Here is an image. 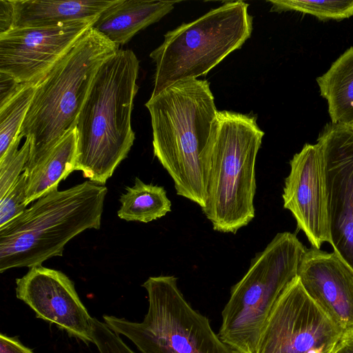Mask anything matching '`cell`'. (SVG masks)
<instances>
[{"label": "cell", "instance_id": "11", "mask_svg": "<svg viewBox=\"0 0 353 353\" xmlns=\"http://www.w3.org/2000/svg\"><path fill=\"white\" fill-rule=\"evenodd\" d=\"M317 143L325 168L331 245L353 270V130L330 123Z\"/></svg>", "mask_w": 353, "mask_h": 353}, {"label": "cell", "instance_id": "8", "mask_svg": "<svg viewBox=\"0 0 353 353\" xmlns=\"http://www.w3.org/2000/svg\"><path fill=\"white\" fill-rule=\"evenodd\" d=\"M148 310L141 323L103 315L114 333L128 338L142 353H233L209 319L192 308L174 276L149 277L142 285Z\"/></svg>", "mask_w": 353, "mask_h": 353}, {"label": "cell", "instance_id": "23", "mask_svg": "<svg viewBox=\"0 0 353 353\" xmlns=\"http://www.w3.org/2000/svg\"><path fill=\"white\" fill-rule=\"evenodd\" d=\"M27 174L23 172L0 199V227L19 216L26 209Z\"/></svg>", "mask_w": 353, "mask_h": 353}, {"label": "cell", "instance_id": "24", "mask_svg": "<svg viewBox=\"0 0 353 353\" xmlns=\"http://www.w3.org/2000/svg\"><path fill=\"white\" fill-rule=\"evenodd\" d=\"M91 337L99 353H134L104 323L95 318L92 321Z\"/></svg>", "mask_w": 353, "mask_h": 353}, {"label": "cell", "instance_id": "3", "mask_svg": "<svg viewBox=\"0 0 353 353\" xmlns=\"http://www.w3.org/2000/svg\"><path fill=\"white\" fill-rule=\"evenodd\" d=\"M119 50L90 27L37 84L20 131L30 141L27 175L75 128L98 70Z\"/></svg>", "mask_w": 353, "mask_h": 353}, {"label": "cell", "instance_id": "5", "mask_svg": "<svg viewBox=\"0 0 353 353\" xmlns=\"http://www.w3.org/2000/svg\"><path fill=\"white\" fill-rule=\"evenodd\" d=\"M264 132L254 116L218 111L208 140V199L201 209L215 231L235 234L255 216V165Z\"/></svg>", "mask_w": 353, "mask_h": 353}, {"label": "cell", "instance_id": "27", "mask_svg": "<svg viewBox=\"0 0 353 353\" xmlns=\"http://www.w3.org/2000/svg\"><path fill=\"white\" fill-rule=\"evenodd\" d=\"M334 353H353V330L343 333Z\"/></svg>", "mask_w": 353, "mask_h": 353}, {"label": "cell", "instance_id": "15", "mask_svg": "<svg viewBox=\"0 0 353 353\" xmlns=\"http://www.w3.org/2000/svg\"><path fill=\"white\" fill-rule=\"evenodd\" d=\"M178 1L117 0L96 19L92 28L119 46L170 12Z\"/></svg>", "mask_w": 353, "mask_h": 353}, {"label": "cell", "instance_id": "28", "mask_svg": "<svg viewBox=\"0 0 353 353\" xmlns=\"http://www.w3.org/2000/svg\"><path fill=\"white\" fill-rule=\"evenodd\" d=\"M350 126L352 127V128L353 130V121L351 123Z\"/></svg>", "mask_w": 353, "mask_h": 353}, {"label": "cell", "instance_id": "19", "mask_svg": "<svg viewBox=\"0 0 353 353\" xmlns=\"http://www.w3.org/2000/svg\"><path fill=\"white\" fill-rule=\"evenodd\" d=\"M118 216L128 221L148 223L171 211V201L163 186L146 184L136 178L132 187H127L120 196Z\"/></svg>", "mask_w": 353, "mask_h": 353}, {"label": "cell", "instance_id": "25", "mask_svg": "<svg viewBox=\"0 0 353 353\" xmlns=\"http://www.w3.org/2000/svg\"><path fill=\"white\" fill-rule=\"evenodd\" d=\"M0 353H34L24 346L17 338L0 334Z\"/></svg>", "mask_w": 353, "mask_h": 353}, {"label": "cell", "instance_id": "6", "mask_svg": "<svg viewBox=\"0 0 353 353\" xmlns=\"http://www.w3.org/2000/svg\"><path fill=\"white\" fill-rule=\"evenodd\" d=\"M305 250L295 234H276L232 288L218 336L233 353H256L268 319L283 292L298 276Z\"/></svg>", "mask_w": 353, "mask_h": 353}, {"label": "cell", "instance_id": "18", "mask_svg": "<svg viewBox=\"0 0 353 353\" xmlns=\"http://www.w3.org/2000/svg\"><path fill=\"white\" fill-rule=\"evenodd\" d=\"M321 95L327 100L333 123L353 121V46L316 79Z\"/></svg>", "mask_w": 353, "mask_h": 353}, {"label": "cell", "instance_id": "26", "mask_svg": "<svg viewBox=\"0 0 353 353\" xmlns=\"http://www.w3.org/2000/svg\"><path fill=\"white\" fill-rule=\"evenodd\" d=\"M13 7L10 0H0V34L12 28Z\"/></svg>", "mask_w": 353, "mask_h": 353}, {"label": "cell", "instance_id": "20", "mask_svg": "<svg viewBox=\"0 0 353 353\" xmlns=\"http://www.w3.org/2000/svg\"><path fill=\"white\" fill-rule=\"evenodd\" d=\"M37 85L21 83L13 94L0 103V157L20 134Z\"/></svg>", "mask_w": 353, "mask_h": 353}, {"label": "cell", "instance_id": "4", "mask_svg": "<svg viewBox=\"0 0 353 353\" xmlns=\"http://www.w3.org/2000/svg\"><path fill=\"white\" fill-rule=\"evenodd\" d=\"M107 188L85 181L53 189L0 227V272L42 265L61 256L66 243L88 229L101 227Z\"/></svg>", "mask_w": 353, "mask_h": 353}, {"label": "cell", "instance_id": "13", "mask_svg": "<svg viewBox=\"0 0 353 353\" xmlns=\"http://www.w3.org/2000/svg\"><path fill=\"white\" fill-rule=\"evenodd\" d=\"M16 296L36 317L65 330L85 343H92V317L81 301L74 283L61 271L37 265L16 279Z\"/></svg>", "mask_w": 353, "mask_h": 353}, {"label": "cell", "instance_id": "7", "mask_svg": "<svg viewBox=\"0 0 353 353\" xmlns=\"http://www.w3.org/2000/svg\"><path fill=\"white\" fill-rule=\"evenodd\" d=\"M248 6L243 1H226L168 32L150 54L155 64L151 97L181 80L205 75L241 48L252 32Z\"/></svg>", "mask_w": 353, "mask_h": 353}, {"label": "cell", "instance_id": "17", "mask_svg": "<svg viewBox=\"0 0 353 353\" xmlns=\"http://www.w3.org/2000/svg\"><path fill=\"white\" fill-rule=\"evenodd\" d=\"M77 157L76 128L68 132L27 175L26 203L35 201L53 189L73 171Z\"/></svg>", "mask_w": 353, "mask_h": 353}, {"label": "cell", "instance_id": "22", "mask_svg": "<svg viewBox=\"0 0 353 353\" xmlns=\"http://www.w3.org/2000/svg\"><path fill=\"white\" fill-rule=\"evenodd\" d=\"M23 137L19 134L11 143L3 157H0V199L2 198L19 176L24 172L28 161L30 141L26 138L19 149Z\"/></svg>", "mask_w": 353, "mask_h": 353}, {"label": "cell", "instance_id": "1", "mask_svg": "<svg viewBox=\"0 0 353 353\" xmlns=\"http://www.w3.org/2000/svg\"><path fill=\"white\" fill-rule=\"evenodd\" d=\"M154 156L172 179L176 194L204 208L210 168L208 146L218 110L206 80L176 82L145 103Z\"/></svg>", "mask_w": 353, "mask_h": 353}, {"label": "cell", "instance_id": "2", "mask_svg": "<svg viewBox=\"0 0 353 353\" xmlns=\"http://www.w3.org/2000/svg\"><path fill=\"white\" fill-rule=\"evenodd\" d=\"M139 69L134 52L119 49L98 70L79 114L75 170L94 183L104 185L134 143Z\"/></svg>", "mask_w": 353, "mask_h": 353}, {"label": "cell", "instance_id": "21", "mask_svg": "<svg viewBox=\"0 0 353 353\" xmlns=\"http://www.w3.org/2000/svg\"><path fill=\"white\" fill-rule=\"evenodd\" d=\"M271 11L294 10L312 14L320 20H341L353 15V0H272Z\"/></svg>", "mask_w": 353, "mask_h": 353}, {"label": "cell", "instance_id": "9", "mask_svg": "<svg viewBox=\"0 0 353 353\" xmlns=\"http://www.w3.org/2000/svg\"><path fill=\"white\" fill-rule=\"evenodd\" d=\"M343 333L309 296L297 276L276 301L256 353H334Z\"/></svg>", "mask_w": 353, "mask_h": 353}, {"label": "cell", "instance_id": "10", "mask_svg": "<svg viewBox=\"0 0 353 353\" xmlns=\"http://www.w3.org/2000/svg\"><path fill=\"white\" fill-rule=\"evenodd\" d=\"M96 19L0 34V72L19 83L37 85Z\"/></svg>", "mask_w": 353, "mask_h": 353}, {"label": "cell", "instance_id": "12", "mask_svg": "<svg viewBox=\"0 0 353 353\" xmlns=\"http://www.w3.org/2000/svg\"><path fill=\"white\" fill-rule=\"evenodd\" d=\"M290 165L282 194L284 208L292 214L312 248L331 244L325 168L319 143H306Z\"/></svg>", "mask_w": 353, "mask_h": 353}, {"label": "cell", "instance_id": "14", "mask_svg": "<svg viewBox=\"0 0 353 353\" xmlns=\"http://www.w3.org/2000/svg\"><path fill=\"white\" fill-rule=\"evenodd\" d=\"M298 277L309 296L343 332L353 330V270L335 252L306 249Z\"/></svg>", "mask_w": 353, "mask_h": 353}, {"label": "cell", "instance_id": "16", "mask_svg": "<svg viewBox=\"0 0 353 353\" xmlns=\"http://www.w3.org/2000/svg\"><path fill=\"white\" fill-rule=\"evenodd\" d=\"M12 28L50 27L94 20L117 0H10Z\"/></svg>", "mask_w": 353, "mask_h": 353}]
</instances>
